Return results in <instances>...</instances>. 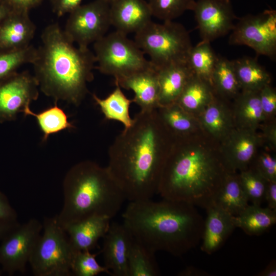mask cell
Masks as SVG:
<instances>
[{
	"label": "cell",
	"instance_id": "6da1fadb",
	"mask_svg": "<svg viewBox=\"0 0 276 276\" xmlns=\"http://www.w3.org/2000/svg\"><path fill=\"white\" fill-rule=\"evenodd\" d=\"M167 131L157 109L140 110L109 147L106 167L126 200L150 199L157 194L170 152Z\"/></svg>",
	"mask_w": 276,
	"mask_h": 276
},
{
	"label": "cell",
	"instance_id": "7a4b0ae2",
	"mask_svg": "<svg viewBox=\"0 0 276 276\" xmlns=\"http://www.w3.org/2000/svg\"><path fill=\"white\" fill-rule=\"evenodd\" d=\"M122 217L132 237L154 253L181 256L201 240L204 220L188 203L165 198L129 201Z\"/></svg>",
	"mask_w": 276,
	"mask_h": 276
},
{
	"label": "cell",
	"instance_id": "3957f363",
	"mask_svg": "<svg viewBox=\"0 0 276 276\" xmlns=\"http://www.w3.org/2000/svg\"><path fill=\"white\" fill-rule=\"evenodd\" d=\"M32 63L34 77L46 96L80 105L88 93L96 63L88 48L75 47L58 23L47 26Z\"/></svg>",
	"mask_w": 276,
	"mask_h": 276
},
{
	"label": "cell",
	"instance_id": "277c9868",
	"mask_svg": "<svg viewBox=\"0 0 276 276\" xmlns=\"http://www.w3.org/2000/svg\"><path fill=\"white\" fill-rule=\"evenodd\" d=\"M175 146L166 160L157 194L205 209L214 203L229 171L223 161L202 148L187 144Z\"/></svg>",
	"mask_w": 276,
	"mask_h": 276
},
{
	"label": "cell",
	"instance_id": "5b68a950",
	"mask_svg": "<svg viewBox=\"0 0 276 276\" xmlns=\"http://www.w3.org/2000/svg\"><path fill=\"white\" fill-rule=\"evenodd\" d=\"M63 194V206L57 217L64 229L93 216L111 219L126 200L107 167L90 160L79 162L67 171Z\"/></svg>",
	"mask_w": 276,
	"mask_h": 276
},
{
	"label": "cell",
	"instance_id": "8992f818",
	"mask_svg": "<svg viewBox=\"0 0 276 276\" xmlns=\"http://www.w3.org/2000/svg\"><path fill=\"white\" fill-rule=\"evenodd\" d=\"M134 41L158 69L170 64L186 63L193 47L188 31L172 21L157 24L152 20L135 33Z\"/></svg>",
	"mask_w": 276,
	"mask_h": 276
},
{
	"label": "cell",
	"instance_id": "52a82bcc",
	"mask_svg": "<svg viewBox=\"0 0 276 276\" xmlns=\"http://www.w3.org/2000/svg\"><path fill=\"white\" fill-rule=\"evenodd\" d=\"M43 234L35 245L29 263L35 276H70L74 254L57 215L45 217Z\"/></svg>",
	"mask_w": 276,
	"mask_h": 276
},
{
	"label": "cell",
	"instance_id": "ba28073f",
	"mask_svg": "<svg viewBox=\"0 0 276 276\" xmlns=\"http://www.w3.org/2000/svg\"><path fill=\"white\" fill-rule=\"evenodd\" d=\"M96 67L115 80L154 67L134 41L118 31L94 43Z\"/></svg>",
	"mask_w": 276,
	"mask_h": 276
},
{
	"label": "cell",
	"instance_id": "9c48e42d",
	"mask_svg": "<svg viewBox=\"0 0 276 276\" xmlns=\"http://www.w3.org/2000/svg\"><path fill=\"white\" fill-rule=\"evenodd\" d=\"M228 42L245 45L259 55L274 58L276 55V11L265 10L238 19L231 31Z\"/></svg>",
	"mask_w": 276,
	"mask_h": 276
},
{
	"label": "cell",
	"instance_id": "30bf717a",
	"mask_svg": "<svg viewBox=\"0 0 276 276\" xmlns=\"http://www.w3.org/2000/svg\"><path fill=\"white\" fill-rule=\"evenodd\" d=\"M110 26V4L95 0L70 13L63 31L78 47L86 49L104 36Z\"/></svg>",
	"mask_w": 276,
	"mask_h": 276
},
{
	"label": "cell",
	"instance_id": "8fae6325",
	"mask_svg": "<svg viewBox=\"0 0 276 276\" xmlns=\"http://www.w3.org/2000/svg\"><path fill=\"white\" fill-rule=\"evenodd\" d=\"M42 229V224L31 218L19 224L1 240L0 266L3 271L10 275L25 272Z\"/></svg>",
	"mask_w": 276,
	"mask_h": 276
},
{
	"label": "cell",
	"instance_id": "7c38bea8",
	"mask_svg": "<svg viewBox=\"0 0 276 276\" xmlns=\"http://www.w3.org/2000/svg\"><path fill=\"white\" fill-rule=\"evenodd\" d=\"M38 83L28 71L17 72L0 81V122L14 120L37 99Z\"/></svg>",
	"mask_w": 276,
	"mask_h": 276
},
{
	"label": "cell",
	"instance_id": "4fadbf2b",
	"mask_svg": "<svg viewBox=\"0 0 276 276\" xmlns=\"http://www.w3.org/2000/svg\"><path fill=\"white\" fill-rule=\"evenodd\" d=\"M193 11L201 41L210 43L231 32L237 19L231 2L223 0H198Z\"/></svg>",
	"mask_w": 276,
	"mask_h": 276
},
{
	"label": "cell",
	"instance_id": "5bb4252c",
	"mask_svg": "<svg viewBox=\"0 0 276 276\" xmlns=\"http://www.w3.org/2000/svg\"><path fill=\"white\" fill-rule=\"evenodd\" d=\"M104 266L114 276H128V257L133 237L123 223H110L103 237Z\"/></svg>",
	"mask_w": 276,
	"mask_h": 276
},
{
	"label": "cell",
	"instance_id": "9a60e30c",
	"mask_svg": "<svg viewBox=\"0 0 276 276\" xmlns=\"http://www.w3.org/2000/svg\"><path fill=\"white\" fill-rule=\"evenodd\" d=\"M110 16L116 31L127 35L136 33L151 21L152 14L145 0H112Z\"/></svg>",
	"mask_w": 276,
	"mask_h": 276
},
{
	"label": "cell",
	"instance_id": "2e32d148",
	"mask_svg": "<svg viewBox=\"0 0 276 276\" xmlns=\"http://www.w3.org/2000/svg\"><path fill=\"white\" fill-rule=\"evenodd\" d=\"M206 217L201 238V250L211 255L217 251L225 243L237 228L235 216L212 203L206 209Z\"/></svg>",
	"mask_w": 276,
	"mask_h": 276
},
{
	"label": "cell",
	"instance_id": "e0dca14e",
	"mask_svg": "<svg viewBox=\"0 0 276 276\" xmlns=\"http://www.w3.org/2000/svg\"><path fill=\"white\" fill-rule=\"evenodd\" d=\"M36 26L29 12L9 13L0 21V53L28 47L34 37Z\"/></svg>",
	"mask_w": 276,
	"mask_h": 276
},
{
	"label": "cell",
	"instance_id": "ac0fdd59",
	"mask_svg": "<svg viewBox=\"0 0 276 276\" xmlns=\"http://www.w3.org/2000/svg\"><path fill=\"white\" fill-rule=\"evenodd\" d=\"M223 161L229 172L248 168L255 154L259 137L254 130L239 128L226 136Z\"/></svg>",
	"mask_w": 276,
	"mask_h": 276
},
{
	"label": "cell",
	"instance_id": "d6986e66",
	"mask_svg": "<svg viewBox=\"0 0 276 276\" xmlns=\"http://www.w3.org/2000/svg\"><path fill=\"white\" fill-rule=\"evenodd\" d=\"M115 83L134 92L132 101L141 110H152L159 107L157 72L154 67L116 80Z\"/></svg>",
	"mask_w": 276,
	"mask_h": 276
},
{
	"label": "cell",
	"instance_id": "ffe728a7",
	"mask_svg": "<svg viewBox=\"0 0 276 276\" xmlns=\"http://www.w3.org/2000/svg\"><path fill=\"white\" fill-rule=\"evenodd\" d=\"M110 219L106 216H96L67 226L64 231L73 252L94 249L108 231Z\"/></svg>",
	"mask_w": 276,
	"mask_h": 276
},
{
	"label": "cell",
	"instance_id": "44dd1931",
	"mask_svg": "<svg viewBox=\"0 0 276 276\" xmlns=\"http://www.w3.org/2000/svg\"><path fill=\"white\" fill-rule=\"evenodd\" d=\"M159 84V105L176 102L185 85L193 74L186 63L169 65L156 69Z\"/></svg>",
	"mask_w": 276,
	"mask_h": 276
},
{
	"label": "cell",
	"instance_id": "7402d4cb",
	"mask_svg": "<svg viewBox=\"0 0 276 276\" xmlns=\"http://www.w3.org/2000/svg\"><path fill=\"white\" fill-rule=\"evenodd\" d=\"M237 227L250 236H260L268 231L276 223V210L261 205H248L235 216Z\"/></svg>",
	"mask_w": 276,
	"mask_h": 276
},
{
	"label": "cell",
	"instance_id": "603a6c76",
	"mask_svg": "<svg viewBox=\"0 0 276 276\" xmlns=\"http://www.w3.org/2000/svg\"><path fill=\"white\" fill-rule=\"evenodd\" d=\"M248 202L239 176L235 172L227 173L213 203L236 216L248 205Z\"/></svg>",
	"mask_w": 276,
	"mask_h": 276
},
{
	"label": "cell",
	"instance_id": "cb8c5ba5",
	"mask_svg": "<svg viewBox=\"0 0 276 276\" xmlns=\"http://www.w3.org/2000/svg\"><path fill=\"white\" fill-rule=\"evenodd\" d=\"M232 61L240 87L243 90L259 91L270 84L269 74L255 59L244 57Z\"/></svg>",
	"mask_w": 276,
	"mask_h": 276
},
{
	"label": "cell",
	"instance_id": "d4e9b609",
	"mask_svg": "<svg viewBox=\"0 0 276 276\" xmlns=\"http://www.w3.org/2000/svg\"><path fill=\"white\" fill-rule=\"evenodd\" d=\"M235 118L239 128L255 130L264 119L259 91L243 90L236 99Z\"/></svg>",
	"mask_w": 276,
	"mask_h": 276
},
{
	"label": "cell",
	"instance_id": "484cf974",
	"mask_svg": "<svg viewBox=\"0 0 276 276\" xmlns=\"http://www.w3.org/2000/svg\"><path fill=\"white\" fill-rule=\"evenodd\" d=\"M212 88L208 82L193 74L176 103L189 113L204 108L214 98Z\"/></svg>",
	"mask_w": 276,
	"mask_h": 276
},
{
	"label": "cell",
	"instance_id": "4316f807",
	"mask_svg": "<svg viewBox=\"0 0 276 276\" xmlns=\"http://www.w3.org/2000/svg\"><path fill=\"white\" fill-rule=\"evenodd\" d=\"M115 84V89L105 98L100 99L95 94L93 95V98L106 119L120 122L127 128L133 122L129 115V107L132 101L125 96L121 87Z\"/></svg>",
	"mask_w": 276,
	"mask_h": 276
},
{
	"label": "cell",
	"instance_id": "83f0119b",
	"mask_svg": "<svg viewBox=\"0 0 276 276\" xmlns=\"http://www.w3.org/2000/svg\"><path fill=\"white\" fill-rule=\"evenodd\" d=\"M154 254L133 237L128 257V276L159 275Z\"/></svg>",
	"mask_w": 276,
	"mask_h": 276
},
{
	"label": "cell",
	"instance_id": "f1b7e54d",
	"mask_svg": "<svg viewBox=\"0 0 276 276\" xmlns=\"http://www.w3.org/2000/svg\"><path fill=\"white\" fill-rule=\"evenodd\" d=\"M23 113L25 116H32L35 118L43 133V142L46 141L51 134L75 128L74 125L68 121L66 113L57 105L56 101L53 106L40 112H34L29 107Z\"/></svg>",
	"mask_w": 276,
	"mask_h": 276
},
{
	"label": "cell",
	"instance_id": "f546056e",
	"mask_svg": "<svg viewBox=\"0 0 276 276\" xmlns=\"http://www.w3.org/2000/svg\"><path fill=\"white\" fill-rule=\"evenodd\" d=\"M218 56L210 42L201 40L191 49L187 63L194 75L208 82L212 85V74Z\"/></svg>",
	"mask_w": 276,
	"mask_h": 276
},
{
	"label": "cell",
	"instance_id": "4dcf8cb0",
	"mask_svg": "<svg viewBox=\"0 0 276 276\" xmlns=\"http://www.w3.org/2000/svg\"><path fill=\"white\" fill-rule=\"evenodd\" d=\"M158 115L167 131L184 135L195 128V122L190 113L176 102L157 109Z\"/></svg>",
	"mask_w": 276,
	"mask_h": 276
},
{
	"label": "cell",
	"instance_id": "1f68e13d",
	"mask_svg": "<svg viewBox=\"0 0 276 276\" xmlns=\"http://www.w3.org/2000/svg\"><path fill=\"white\" fill-rule=\"evenodd\" d=\"M212 86L222 95L237 96L240 87L232 61L218 56L212 74Z\"/></svg>",
	"mask_w": 276,
	"mask_h": 276
},
{
	"label": "cell",
	"instance_id": "d6a6232c",
	"mask_svg": "<svg viewBox=\"0 0 276 276\" xmlns=\"http://www.w3.org/2000/svg\"><path fill=\"white\" fill-rule=\"evenodd\" d=\"M204 108L201 117L204 128L216 137L226 136L231 131L232 122L225 107L213 98Z\"/></svg>",
	"mask_w": 276,
	"mask_h": 276
},
{
	"label": "cell",
	"instance_id": "836d02e7",
	"mask_svg": "<svg viewBox=\"0 0 276 276\" xmlns=\"http://www.w3.org/2000/svg\"><path fill=\"white\" fill-rule=\"evenodd\" d=\"M152 16L166 21H172L186 11H193L195 0H147Z\"/></svg>",
	"mask_w": 276,
	"mask_h": 276
},
{
	"label": "cell",
	"instance_id": "e575fe53",
	"mask_svg": "<svg viewBox=\"0 0 276 276\" xmlns=\"http://www.w3.org/2000/svg\"><path fill=\"white\" fill-rule=\"evenodd\" d=\"M37 48L32 45L22 50L0 53V81L17 72L23 64L33 62Z\"/></svg>",
	"mask_w": 276,
	"mask_h": 276
},
{
	"label": "cell",
	"instance_id": "d590c367",
	"mask_svg": "<svg viewBox=\"0 0 276 276\" xmlns=\"http://www.w3.org/2000/svg\"><path fill=\"white\" fill-rule=\"evenodd\" d=\"M238 176L248 201L252 204L261 205L264 201L267 181L252 169L241 171Z\"/></svg>",
	"mask_w": 276,
	"mask_h": 276
},
{
	"label": "cell",
	"instance_id": "8d00e7d4",
	"mask_svg": "<svg viewBox=\"0 0 276 276\" xmlns=\"http://www.w3.org/2000/svg\"><path fill=\"white\" fill-rule=\"evenodd\" d=\"M96 256L89 250L74 252L71 263L72 273L76 276H95L101 273L111 274L104 266L98 263Z\"/></svg>",
	"mask_w": 276,
	"mask_h": 276
},
{
	"label": "cell",
	"instance_id": "74e56055",
	"mask_svg": "<svg viewBox=\"0 0 276 276\" xmlns=\"http://www.w3.org/2000/svg\"><path fill=\"white\" fill-rule=\"evenodd\" d=\"M267 181H276V159L264 152L257 159L255 167L251 168Z\"/></svg>",
	"mask_w": 276,
	"mask_h": 276
},
{
	"label": "cell",
	"instance_id": "f35d334b",
	"mask_svg": "<svg viewBox=\"0 0 276 276\" xmlns=\"http://www.w3.org/2000/svg\"><path fill=\"white\" fill-rule=\"evenodd\" d=\"M259 98L265 117L273 114L276 110V93L270 84L259 90Z\"/></svg>",
	"mask_w": 276,
	"mask_h": 276
},
{
	"label": "cell",
	"instance_id": "ab89813d",
	"mask_svg": "<svg viewBox=\"0 0 276 276\" xmlns=\"http://www.w3.org/2000/svg\"><path fill=\"white\" fill-rule=\"evenodd\" d=\"M43 0H0V4L9 13L29 12L33 8L38 6Z\"/></svg>",
	"mask_w": 276,
	"mask_h": 276
},
{
	"label": "cell",
	"instance_id": "60d3db41",
	"mask_svg": "<svg viewBox=\"0 0 276 276\" xmlns=\"http://www.w3.org/2000/svg\"><path fill=\"white\" fill-rule=\"evenodd\" d=\"M82 1L54 0L51 2L53 11L59 17L70 14L81 5Z\"/></svg>",
	"mask_w": 276,
	"mask_h": 276
},
{
	"label": "cell",
	"instance_id": "b9f144b4",
	"mask_svg": "<svg viewBox=\"0 0 276 276\" xmlns=\"http://www.w3.org/2000/svg\"><path fill=\"white\" fill-rule=\"evenodd\" d=\"M17 214L6 196L0 191V221H17Z\"/></svg>",
	"mask_w": 276,
	"mask_h": 276
},
{
	"label": "cell",
	"instance_id": "7bdbcfd3",
	"mask_svg": "<svg viewBox=\"0 0 276 276\" xmlns=\"http://www.w3.org/2000/svg\"><path fill=\"white\" fill-rule=\"evenodd\" d=\"M267 207L276 210V181H267L264 195Z\"/></svg>",
	"mask_w": 276,
	"mask_h": 276
},
{
	"label": "cell",
	"instance_id": "ee69618b",
	"mask_svg": "<svg viewBox=\"0 0 276 276\" xmlns=\"http://www.w3.org/2000/svg\"><path fill=\"white\" fill-rule=\"evenodd\" d=\"M180 276H208L209 273L193 266H188L178 273Z\"/></svg>",
	"mask_w": 276,
	"mask_h": 276
},
{
	"label": "cell",
	"instance_id": "f6af8a7d",
	"mask_svg": "<svg viewBox=\"0 0 276 276\" xmlns=\"http://www.w3.org/2000/svg\"><path fill=\"white\" fill-rule=\"evenodd\" d=\"M19 223L17 222H6L0 221V240L14 229Z\"/></svg>",
	"mask_w": 276,
	"mask_h": 276
},
{
	"label": "cell",
	"instance_id": "bcb514c9",
	"mask_svg": "<svg viewBox=\"0 0 276 276\" xmlns=\"http://www.w3.org/2000/svg\"><path fill=\"white\" fill-rule=\"evenodd\" d=\"M258 276H275L276 261L272 259L265 268L257 274Z\"/></svg>",
	"mask_w": 276,
	"mask_h": 276
},
{
	"label": "cell",
	"instance_id": "7dc6e473",
	"mask_svg": "<svg viewBox=\"0 0 276 276\" xmlns=\"http://www.w3.org/2000/svg\"><path fill=\"white\" fill-rule=\"evenodd\" d=\"M265 136L270 144L275 146L276 143V129L274 125H269L266 128L265 132Z\"/></svg>",
	"mask_w": 276,
	"mask_h": 276
},
{
	"label": "cell",
	"instance_id": "c3c4849f",
	"mask_svg": "<svg viewBox=\"0 0 276 276\" xmlns=\"http://www.w3.org/2000/svg\"><path fill=\"white\" fill-rule=\"evenodd\" d=\"M8 13V11L0 4V21L3 19Z\"/></svg>",
	"mask_w": 276,
	"mask_h": 276
},
{
	"label": "cell",
	"instance_id": "681fc988",
	"mask_svg": "<svg viewBox=\"0 0 276 276\" xmlns=\"http://www.w3.org/2000/svg\"><path fill=\"white\" fill-rule=\"evenodd\" d=\"M108 3H109V4H110V3L112 2V0H103Z\"/></svg>",
	"mask_w": 276,
	"mask_h": 276
},
{
	"label": "cell",
	"instance_id": "f907efd6",
	"mask_svg": "<svg viewBox=\"0 0 276 276\" xmlns=\"http://www.w3.org/2000/svg\"><path fill=\"white\" fill-rule=\"evenodd\" d=\"M225 2H231V0H223Z\"/></svg>",
	"mask_w": 276,
	"mask_h": 276
},
{
	"label": "cell",
	"instance_id": "816d5d0a",
	"mask_svg": "<svg viewBox=\"0 0 276 276\" xmlns=\"http://www.w3.org/2000/svg\"><path fill=\"white\" fill-rule=\"evenodd\" d=\"M2 269H0V275H2V270H1Z\"/></svg>",
	"mask_w": 276,
	"mask_h": 276
},
{
	"label": "cell",
	"instance_id": "f5cc1de1",
	"mask_svg": "<svg viewBox=\"0 0 276 276\" xmlns=\"http://www.w3.org/2000/svg\"><path fill=\"white\" fill-rule=\"evenodd\" d=\"M51 2H52L54 0H50Z\"/></svg>",
	"mask_w": 276,
	"mask_h": 276
}]
</instances>
